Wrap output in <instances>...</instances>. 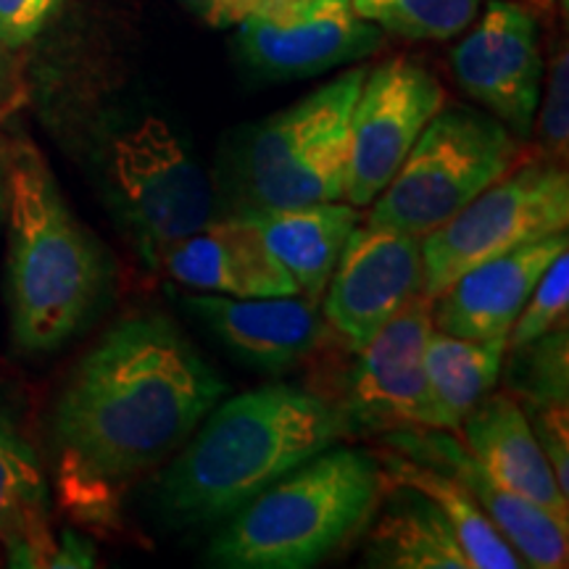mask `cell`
<instances>
[{
    "label": "cell",
    "instance_id": "obj_1",
    "mask_svg": "<svg viewBox=\"0 0 569 569\" xmlns=\"http://www.w3.org/2000/svg\"><path fill=\"white\" fill-rule=\"evenodd\" d=\"M227 382L167 315L127 317L71 372L56 403L69 493L88 509L174 457Z\"/></svg>",
    "mask_w": 569,
    "mask_h": 569
},
{
    "label": "cell",
    "instance_id": "obj_2",
    "mask_svg": "<svg viewBox=\"0 0 569 569\" xmlns=\"http://www.w3.org/2000/svg\"><path fill=\"white\" fill-rule=\"evenodd\" d=\"M159 486L177 525L230 519L269 486L348 436L332 398L293 386L248 390L213 407Z\"/></svg>",
    "mask_w": 569,
    "mask_h": 569
},
{
    "label": "cell",
    "instance_id": "obj_3",
    "mask_svg": "<svg viewBox=\"0 0 569 569\" xmlns=\"http://www.w3.org/2000/svg\"><path fill=\"white\" fill-rule=\"evenodd\" d=\"M9 317L21 353H53L88 327L113 288V261L71 211L53 169L27 138L9 159Z\"/></svg>",
    "mask_w": 569,
    "mask_h": 569
},
{
    "label": "cell",
    "instance_id": "obj_4",
    "mask_svg": "<svg viewBox=\"0 0 569 569\" xmlns=\"http://www.w3.org/2000/svg\"><path fill=\"white\" fill-rule=\"evenodd\" d=\"M377 451L330 446L224 519L211 565L227 569H309L365 536L386 493Z\"/></svg>",
    "mask_w": 569,
    "mask_h": 569
},
{
    "label": "cell",
    "instance_id": "obj_5",
    "mask_svg": "<svg viewBox=\"0 0 569 569\" xmlns=\"http://www.w3.org/2000/svg\"><path fill=\"white\" fill-rule=\"evenodd\" d=\"M365 74L346 71L232 138L213 188L219 217L343 201L351 111Z\"/></svg>",
    "mask_w": 569,
    "mask_h": 569
},
{
    "label": "cell",
    "instance_id": "obj_6",
    "mask_svg": "<svg viewBox=\"0 0 569 569\" xmlns=\"http://www.w3.org/2000/svg\"><path fill=\"white\" fill-rule=\"evenodd\" d=\"M525 156V140L493 113L443 106L372 201L367 222L425 238L519 167Z\"/></svg>",
    "mask_w": 569,
    "mask_h": 569
},
{
    "label": "cell",
    "instance_id": "obj_7",
    "mask_svg": "<svg viewBox=\"0 0 569 569\" xmlns=\"http://www.w3.org/2000/svg\"><path fill=\"white\" fill-rule=\"evenodd\" d=\"M106 180L127 234L153 269L169 248L219 217L211 177L156 117L111 140Z\"/></svg>",
    "mask_w": 569,
    "mask_h": 569
},
{
    "label": "cell",
    "instance_id": "obj_8",
    "mask_svg": "<svg viewBox=\"0 0 569 569\" xmlns=\"http://www.w3.org/2000/svg\"><path fill=\"white\" fill-rule=\"evenodd\" d=\"M569 224L565 163L525 159L469 201L457 217L422 238V293H438L482 261L549 238Z\"/></svg>",
    "mask_w": 569,
    "mask_h": 569
},
{
    "label": "cell",
    "instance_id": "obj_9",
    "mask_svg": "<svg viewBox=\"0 0 569 569\" xmlns=\"http://www.w3.org/2000/svg\"><path fill=\"white\" fill-rule=\"evenodd\" d=\"M443 106L446 90L438 77L407 56L367 69L351 111L346 201L356 209L372 206Z\"/></svg>",
    "mask_w": 569,
    "mask_h": 569
},
{
    "label": "cell",
    "instance_id": "obj_10",
    "mask_svg": "<svg viewBox=\"0 0 569 569\" xmlns=\"http://www.w3.org/2000/svg\"><path fill=\"white\" fill-rule=\"evenodd\" d=\"M432 298L419 293L367 346L356 348L343 396L332 398L348 436H386L407 427H436L425 372Z\"/></svg>",
    "mask_w": 569,
    "mask_h": 569
},
{
    "label": "cell",
    "instance_id": "obj_11",
    "mask_svg": "<svg viewBox=\"0 0 569 569\" xmlns=\"http://www.w3.org/2000/svg\"><path fill=\"white\" fill-rule=\"evenodd\" d=\"M382 30L353 11V0H267L238 24V48L259 74L301 80L367 59Z\"/></svg>",
    "mask_w": 569,
    "mask_h": 569
},
{
    "label": "cell",
    "instance_id": "obj_12",
    "mask_svg": "<svg viewBox=\"0 0 569 569\" xmlns=\"http://www.w3.org/2000/svg\"><path fill=\"white\" fill-rule=\"evenodd\" d=\"M419 293L422 238L367 222L348 234L319 306L330 330L356 351Z\"/></svg>",
    "mask_w": 569,
    "mask_h": 569
},
{
    "label": "cell",
    "instance_id": "obj_13",
    "mask_svg": "<svg viewBox=\"0 0 569 569\" xmlns=\"http://www.w3.org/2000/svg\"><path fill=\"white\" fill-rule=\"evenodd\" d=\"M459 88L501 119L519 140L532 134L543 84L538 17L522 0H490L482 19L451 51Z\"/></svg>",
    "mask_w": 569,
    "mask_h": 569
},
{
    "label": "cell",
    "instance_id": "obj_14",
    "mask_svg": "<svg viewBox=\"0 0 569 569\" xmlns=\"http://www.w3.org/2000/svg\"><path fill=\"white\" fill-rule=\"evenodd\" d=\"M382 448L401 453L419 465H430L457 478L469 496L478 501L498 532L509 540L525 567L559 569L567 565V528L503 486L501 480L482 467L461 443L459 432L438 427H407L382 436Z\"/></svg>",
    "mask_w": 569,
    "mask_h": 569
},
{
    "label": "cell",
    "instance_id": "obj_15",
    "mask_svg": "<svg viewBox=\"0 0 569 569\" xmlns=\"http://www.w3.org/2000/svg\"><path fill=\"white\" fill-rule=\"evenodd\" d=\"M184 306L234 359L259 372L277 375L311 359L330 332L317 303L303 296L232 298L213 293L188 296Z\"/></svg>",
    "mask_w": 569,
    "mask_h": 569
},
{
    "label": "cell",
    "instance_id": "obj_16",
    "mask_svg": "<svg viewBox=\"0 0 569 569\" xmlns=\"http://www.w3.org/2000/svg\"><path fill=\"white\" fill-rule=\"evenodd\" d=\"M565 251L569 234L561 230L467 269L432 298V327L457 338H507L540 274Z\"/></svg>",
    "mask_w": 569,
    "mask_h": 569
},
{
    "label": "cell",
    "instance_id": "obj_17",
    "mask_svg": "<svg viewBox=\"0 0 569 569\" xmlns=\"http://www.w3.org/2000/svg\"><path fill=\"white\" fill-rule=\"evenodd\" d=\"M159 269L188 288L232 298L298 296L293 277L246 217H217L163 253Z\"/></svg>",
    "mask_w": 569,
    "mask_h": 569
},
{
    "label": "cell",
    "instance_id": "obj_18",
    "mask_svg": "<svg viewBox=\"0 0 569 569\" xmlns=\"http://www.w3.org/2000/svg\"><path fill=\"white\" fill-rule=\"evenodd\" d=\"M459 438L503 486L569 530V496L561 493L549 459L543 457V448L515 398L490 390L465 417Z\"/></svg>",
    "mask_w": 569,
    "mask_h": 569
},
{
    "label": "cell",
    "instance_id": "obj_19",
    "mask_svg": "<svg viewBox=\"0 0 569 569\" xmlns=\"http://www.w3.org/2000/svg\"><path fill=\"white\" fill-rule=\"evenodd\" d=\"M367 528L365 565L372 569H472L457 532L422 490L390 482Z\"/></svg>",
    "mask_w": 569,
    "mask_h": 569
},
{
    "label": "cell",
    "instance_id": "obj_20",
    "mask_svg": "<svg viewBox=\"0 0 569 569\" xmlns=\"http://www.w3.org/2000/svg\"><path fill=\"white\" fill-rule=\"evenodd\" d=\"M246 219H251L274 259L293 277L298 296L319 306L348 234L361 217L351 203L322 201L259 211Z\"/></svg>",
    "mask_w": 569,
    "mask_h": 569
},
{
    "label": "cell",
    "instance_id": "obj_21",
    "mask_svg": "<svg viewBox=\"0 0 569 569\" xmlns=\"http://www.w3.org/2000/svg\"><path fill=\"white\" fill-rule=\"evenodd\" d=\"M0 543L13 567H48L56 538L48 528V486L40 457L0 415Z\"/></svg>",
    "mask_w": 569,
    "mask_h": 569
},
{
    "label": "cell",
    "instance_id": "obj_22",
    "mask_svg": "<svg viewBox=\"0 0 569 569\" xmlns=\"http://www.w3.org/2000/svg\"><path fill=\"white\" fill-rule=\"evenodd\" d=\"M507 356V338L472 340L432 330L425 372L438 430L459 432L465 417L496 388Z\"/></svg>",
    "mask_w": 569,
    "mask_h": 569
},
{
    "label": "cell",
    "instance_id": "obj_23",
    "mask_svg": "<svg viewBox=\"0 0 569 569\" xmlns=\"http://www.w3.org/2000/svg\"><path fill=\"white\" fill-rule=\"evenodd\" d=\"M382 472L386 480L401 482V486H411L438 503L448 522H451L453 532H457L461 549H465L469 567L472 569H519L525 561L519 553L511 549L509 540L498 532V528L486 517V511L478 507L472 496L467 493L465 486L457 478L443 472V469L419 465L401 453L390 451V448H380Z\"/></svg>",
    "mask_w": 569,
    "mask_h": 569
},
{
    "label": "cell",
    "instance_id": "obj_24",
    "mask_svg": "<svg viewBox=\"0 0 569 569\" xmlns=\"http://www.w3.org/2000/svg\"><path fill=\"white\" fill-rule=\"evenodd\" d=\"M507 386L517 403L569 407V330L553 327L530 343L507 348Z\"/></svg>",
    "mask_w": 569,
    "mask_h": 569
},
{
    "label": "cell",
    "instance_id": "obj_25",
    "mask_svg": "<svg viewBox=\"0 0 569 569\" xmlns=\"http://www.w3.org/2000/svg\"><path fill=\"white\" fill-rule=\"evenodd\" d=\"M353 11L407 40H451L472 24L480 0H353Z\"/></svg>",
    "mask_w": 569,
    "mask_h": 569
},
{
    "label": "cell",
    "instance_id": "obj_26",
    "mask_svg": "<svg viewBox=\"0 0 569 569\" xmlns=\"http://www.w3.org/2000/svg\"><path fill=\"white\" fill-rule=\"evenodd\" d=\"M569 311V256L559 253L549 269L540 274V280L528 298V303L519 311L517 322L511 325L507 336V348L530 343L553 327L567 325Z\"/></svg>",
    "mask_w": 569,
    "mask_h": 569
},
{
    "label": "cell",
    "instance_id": "obj_27",
    "mask_svg": "<svg viewBox=\"0 0 569 569\" xmlns=\"http://www.w3.org/2000/svg\"><path fill=\"white\" fill-rule=\"evenodd\" d=\"M538 119L532 132L538 138V156L557 163H567L569 151V59L567 48L551 56L546 90L538 101Z\"/></svg>",
    "mask_w": 569,
    "mask_h": 569
},
{
    "label": "cell",
    "instance_id": "obj_28",
    "mask_svg": "<svg viewBox=\"0 0 569 569\" xmlns=\"http://www.w3.org/2000/svg\"><path fill=\"white\" fill-rule=\"evenodd\" d=\"M519 407L543 448V457L549 459L561 493L569 496V407H536V403H519Z\"/></svg>",
    "mask_w": 569,
    "mask_h": 569
},
{
    "label": "cell",
    "instance_id": "obj_29",
    "mask_svg": "<svg viewBox=\"0 0 569 569\" xmlns=\"http://www.w3.org/2000/svg\"><path fill=\"white\" fill-rule=\"evenodd\" d=\"M69 0H0V42L9 51L30 46Z\"/></svg>",
    "mask_w": 569,
    "mask_h": 569
},
{
    "label": "cell",
    "instance_id": "obj_30",
    "mask_svg": "<svg viewBox=\"0 0 569 569\" xmlns=\"http://www.w3.org/2000/svg\"><path fill=\"white\" fill-rule=\"evenodd\" d=\"M182 3L211 30H230L259 11L267 0H182Z\"/></svg>",
    "mask_w": 569,
    "mask_h": 569
},
{
    "label": "cell",
    "instance_id": "obj_31",
    "mask_svg": "<svg viewBox=\"0 0 569 569\" xmlns=\"http://www.w3.org/2000/svg\"><path fill=\"white\" fill-rule=\"evenodd\" d=\"M96 565V546L77 532H63L48 559V567H92Z\"/></svg>",
    "mask_w": 569,
    "mask_h": 569
},
{
    "label": "cell",
    "instance_id": "obj_32",
    "mask_svg": "<svg viewBox=\"0 0 569 569\" xmlns=\"http://www.w3.org/2000/svg\"><path fill=\"white\" fill-rule=\"evenodd\" d=\"M17 98V63L9 48L0 42V111L9 109Z\"/></svg>",
    "mask_w": 569,
    "mask_h": 569
},
{
    "label": "cell",
    "instance_id": "obj_33",
    "mask_svg": "<svg viewBox=\"0 0 569 569\" xmlns=\"http://www.w3.org/2000/svg\"><path fill=\"white\" fill-rule=\"evenodd\" d=\"M9 159H11V138L0 132V230H3L6 211H9Z\"/></svg>",
    "mask_w": 569,
    "mask_h": 569
},
{
    "label": "cell",
    "instance_id": "obj_34",
    "mask_svg": "<svg viewBox=\"0 0 569 569\" xmlns=\"http://www.w3.org/2000/svg\"><path fill=\"white\" fill-rule=\"evenodd\" d=\"M561 6H567V0H561Z\"/></svg>",
    "mask_w": 569,
    "mask_h": 569
}]
</instances>
